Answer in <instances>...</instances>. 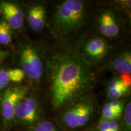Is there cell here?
I'll list each match as a JSON object with an SVG mask.
<instances>
[{
	"mask_svg": "<svg viewBox=\"0 0 131 131\" xmlns=\"http://www.w3.org/2000/svg\"><path fill=\"white\" fill-rule=\"evenodd\" d=\"M51 102L55 108L73 104L85 98L94 88L95 73L81 54L63 49L47 58Z\"/></svg>",
	"mask_w": 131,
	"mask_h": 131,
	"instance_id": "cell-1",
	"label": "cell"
},
{
	"mask_svg": "<svg viewBox=\"0 0 131 131\" xmlns=\"http://www.w3.org/2000/svg\"><path fill=\"white\" fill-rule=\"evenodd\" d=\"M88 15L86 3L81 0H67L60 4L52 20L53 32L60 38H70L83 27Z\"/></svg>",
	"mask_w": 131,
	"mask_h": 131,
	"instance_id": "cell-2",
	"label": "cell"
},
{
	"mask_svg": "<svg viewBox=\"0 0 131 131\" xmlns=\"http://www.w3.org/2000/svg\"><path fill=\"white\" fill-rule=\"evenodd\" d=\"M21 69L31 80H38L44 72L41 55L37 46L32 42H27L21 46L19 53Z\"/></svg>",
	"mask_w": 131,
	"mask_h": 131,
	"instance_id": "cell-3",
	"label": "cell"
},
{
	"mask_svg": "<svg viewBox=\"0 0 131 131\" xmlns=\"http://www.w3.org/2000/svg\"><path fill=\"white\" fill-rule=\"evenodd\" d=\"M94 110V104L90 98H83L72 104L63 114L66 126L75 129L84 126L89 122Z\"/></svg>",
	"mask_w": 131,
	"mask_h": 131,
	"instance_id": "cell-4",
	"label": "cell"
},
{
	"mask_svg": "<svg viewBox=\"0 0 131 131\" xmlns=\"http://www.w3.org/2000/svg\"><path fill=\"white\" fill-rule=\"evenodd\" d=\"M27 86L19 85L8 87L1 94V112L5 122L9 123L15 118L16 106L27 95Z\"/></svg>",
	"mask_w": 131,
	"mask_h": 131,
	"instance_id": "cell-5",
	"label": "cell"
},
{
	"mask_svg": "<svg viewBox=\"0 0 131 131\" xmlns=\"http://www.w3.org/2000/svg\"><path fill=\"white\" fill-rule=\"evenodd\" d=\"M109 46L101 37H95L88 40L80 53L88 63L98 62L103 60L109 52Z\"/></svg>",
	"mask_w": 131,
	"mask_h": 131,
	"instance_id": "cell-6",
	"label": "cell"
},
{
	"mask_svg": "<svg viewBox=\"0 0 131 131\" xmlns=\"http://www.w3.org/2000/svg\"><path fill=\"white\" fill-rule=\"evenodd\" d=\"M38 115V103L35 98L26 95L18 103L15 112V118L22 123L30 125Z\"/></svg>",
	"mask_w": 131,
	"mask_h": 131,
	"instance_id": "cell-7",
	"label": "cell"
},
{
	"mask_svg": "<svg viewBox=\"0 0 131 131\" xmlns=\"http://www.w3.org/2000/svg\"><path fill=\"white\" fill-rule=\"evenodd\" d=\"M0 14L12 30H18L23 25L24 12L16 3L0 1Z\"/></svg>",
	"mask_w": 131,
	"mask_h": 131,
	"instance_id": "cell-8",
	"label": "cell"
},
{
	"mask_svg": "<svg viewBox=\"0 0 131 131\" xmlns=\"http://www.w3.org/2000/svg\"><path fill=\"white\" fill-rule=\"evenodd\" d=\"M98 28L101 34L109 38H115L120 33V26L116 16L110 10H104L100 14L97 20Z\"/></svg>",
	"mask_w": 131,
	"mask_h": 131,
	"instance_id": "cell-9",
	"label": "cell"
},
{
	"mask_svg": "<svg viewBox=\"0 0 131 131\" xmlns=\"http://www.w3.org/2000/svg\"><path fill=\"white\" fill-rule=\"evenodd\" d=\"M46 19V10L42 5L34 4L29 7L27 12V22L32 30H41L45 27Z\"/></svg>",
	"mask_w": 131,
	"mask_h": 131,
	"instance_id": "cell-10",
	"label": "cell"
},
{
	"mask_svg": "<svg viewBox=\"0 0 131 131\" xmlns=\"http://www.w3.org/2000/svg\"><path fill=\"white\" fill-rule=\"evenodd\" d=\"M111 69L121 73L131 72V54L130 52L126 51L119 53L111 61Z\"/></svg>",
	"mask_w": 131,
	"mask_h": 131,
	"instance_id": "cell-11",
	"label": "cell"
},
{
	"mask_svg": "<svg viewBox=\"0 0 131 131\" xmlns=\"http://www.w3.org/2000/svg\"><path fill=\"white\" fill-rule=\"evenodd\" d=\"M12 40V29L4 19L0 20V44L7 45Z\"/></svg>",
	"mask_w": 131,
	"mask_h": 131,
	"instance_id": "cell-12",
	"label": "cell"
},
{
	"mask_svg": "<svg viewBox=\"0 0 131 131\" xmlns=\"http://www.w3.org/2000/svg\"><path fill=\"white\" fill-rule=\"evenodd\" d=\"M121 115L122 114L115 111L109 103H108L103 107L100 122H102V121L109 122V121L116 120L120 117Z\"/></svg>",
	"mask_w": 131,
	"mask_h": 131,
	"instance_id": "cell-13",
	"label": "cell"
},
{
	"mask_svg": "<svg viewBox=\"0 0 131 131\" xmlns=\"http://www.w3.org/2000/svg\"><path fill=\"white\" fill-rule=\"evenodd\" d=\"M7 72L10 81L12 83H20L23 80L26 76L24 71L21 68L8 69Z\"/></svg>",
	"mask_w": 131,
	"mask_h": 131,
	"instance_id": "cell-14",
	"label": "cell"
},
{
	"mask_svg": "<svg viewBox=\"0 0 131 131\" xmlns=\"http://www.w3.org/2000/svg\"><path fill=\"white\" fill-rule=\"evenodd\" d=\"M128 87L123 86L121 88H117V89L108 90L107 97L112 100L119 99L126 94L127 92L128 91Z\"/></svg>",
	"mask_w": 131,
	"mask_h": 131,
	"instance_id": "cell-15",
	"label": "cell"
},
{
	"mask_svg": "<svg viewBox=\"0 0 131 131\" xmlns=\"http://www.w3.org/2000/svg\"><path fill=\"white\" fill-rule=\"evenodd\" d=\"M10 82L7 69L0 68V94L8 88Z\"/></svg>",
	"mask_w": 131,
	"mask_h": 131,
	"instance_id": "cell-16",
	"label": "cell"
},
{
	"mask_svg": "<svg viewBox=\"0 0 131 131\" xmlns=\"http://www.w3.org/2000/svg\"><path fill=\"white\" fill-rule=\"evenodd\" d=\"M124 131H131V103L129 101L126 104L124 115Z\"/></svg>",
	"mask_w": 131,
	"mask_h": 131,
	"instance_id": "cell-17",
	"label": "cell"
},
{
	"mask_svg": "<svg viewBox=\"0 0 131 131\" xmlns=\"http://www.w3.org/2000/svg\"><path fill=\"white\" fill-rule=\"evenodd\" d=\"M35 131H58L55 126L48 121H42L39 123L34 129Z\"/></svg>",
	"mask_w": 131,
	"mask_h": 131,
	"instance_id": "cell-18",
	"label": "cell"
},
{
	"mask_svg": "<svg viewBox=\"0 0 131 131\" xmlns=\"http://www.w3.org/2000/svg\"><path fill=\"white\" fill-rule=\"evenodd\" d=\"M111 106H112L113 109H114L115 111H116L117 113L122 114L124 108V104L123 102L121 100H112L109 103Z\"/></svg>",
	"mask_w": 131,
	"mask_h": 131,
	"instance_id": "cell-19",
	"label": "cell"
},
{
	"mask_svg": "<svg viewBox=\"0 0 131 131\" xmlns=\"http://www.w3.org/2000/svg\"><path fill=\"white\" fill-rule=\"evenodd\" d=\"M123 86H126L123 83V82L119 78H118V79H116L115 78V79H114L111 80V81H109L107 85V88L108 90H111L117 89V88H121V87Z\"/></svg>",
	"mask_w": 131,
	"mask_h": 131,
	"instance_id": "cell-20",
	"label": "cell"
},
{
	"mask_svg": "<svg viewBox=\"0 0 131 131\" xmlns=\"http://www.w3.org/2000/svg\"><path fill=\"white\" fill-rule=\"evenodd\" d=\"M122 76L120 77V79L123 82V83L126 86L130 87L131 84V78H130V74L129 73H122Z\"/></svg>",
	"mask_w": 131,
	"mask_h": 131,
	"instance_id": "cell-21",
	"label": "cell"
},
{
	"mask_svg": "<svg viewBox=\"0 0 131 131\" xmlns=\"http://www.w3.org/2000/svg\"><path fill=\"white\" fill-rule=\"evenodd\" d=\"M98 131H109V122L108 121L100 122L99 126H98Z\"/></svg>",
	"mask_w": 131,
	"mask_h": 131,
	"instance_id": "cell-22",
	"label": "cell"
},
{
	"mask_svg": "<svg viewBox=\"0 0 131 131\" xmlns=\"http://www.w3.org/2000/svg\"><path fill=\"white\" fill-rule=\"evenodd\" d=\"M109 131H119V124L116 120L109 122Z\"/></svg>",
	"mask_w": 131,
	"mask_h": 131,
	"instance_id": "cell-23",
	"label": "cell"
},
{
	"mask_svg": "<svg viewBox=\"0 0 131 131\" xmlns=\"http://www.w3.org/2000/svg\"><path fill=\"white\" fill-rule=\"evenodd\" d=\"M10 53L9 50H0V56H2V55H6V54Z\"/></svg>",
	"mask_w": 131,
	"mask_h": 131,
	"instance_id": "cell-24",
	"label": "cell"
},
{
	"mask_svg": "<svg viewBox=\"0 0 131 131\" xmlns=\"http://www.w3.org/2000/svg\"><path fill=\"white\" fill-rule=\"evenodd\" d=\"M32 131H35V130H32Z\"/></svg>",
	"mask_w": 131,
	"mask_h": 131,
	"instance_id": "cell-25",
	"label": "cell"
}]
</instances>
